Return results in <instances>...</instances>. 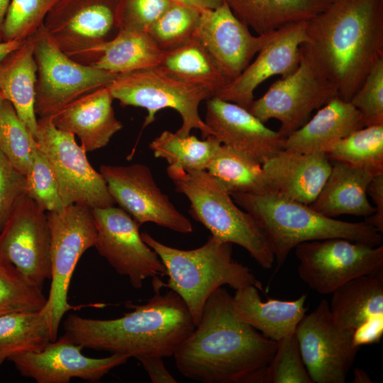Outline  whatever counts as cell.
I'll return each mask as SVG.
<instances>
[{
  "label": "cell",
  "instance_id": "6da1fadb",
  "mask_svg": "<svg viewBox=\"0 0 383 383\" xmlns=\"http://www.w3.org/2000/svg\"><path fill=\"white\" fill-rule=\"evenodd\" d=\"M277 343L240 321L233 296L219 287L201 318L173 354L182 376L204 383H263Z\"/></svg>",
  "mask_w": 383,
  "mask_h": 383
},
{
  "label": "cell",
  "instance_id": "7a4b0ae2",
  "mask_svg": "<svg viewBox=\"0 0 383 383\" xmlns=\"http://www.w3.org/2000/svg\"><path fill=\"white\" fill-rule=\"evenodd\" d=\"M305 32L301 50L350 101L383 58V0H331Z\"/></svg>",
  "mask_w": 383,
  "mask_h": 383
},
{
  "label": "cell",
  "instance_id": "3957f363",
  "mask_svg": "<svg viewBox=\"0 0 383 383\" xmlns=\"http://www.w3.org/2000/svg\"><path fill=\"white\" fill-rule=\"evenodd\" d=\"M112 319L84 318L72 313L63 323L65 333L83 348L138 358L173 356L195 328L183 299L174 291L156 294L147 303Z\"/></svg>",
  "mask_w": 383,
  "mask_h": 383
},
{
  "label": "cell",
  "instance_id": "277c9868",
  "mask_svg": "<svg viewBox=\"0 0 383 383\" xmlns=\"http://www.w3.org/2000/svg\"><path fill=\"white\" fill-rule=\"evenodd\" d=\"M235 202L257 221L267 239L276 261V271L300 243L329 238H344L377 246L382 233L370 224L327 217L310 205L274 193L233 194Z\"/></svg>",
  "mask_w": 383,
  "mask_h": 383
},
{
  "label": "cell",
  "instance_id": "5b68a950",
  "mask_svg": "<svg viewBox=\"0 0 383 383\" xmlns=\"http://www.w3.org/2000/svg\"><path fill=\"white\" fill-rule=\"evenodd\" d=\"M143 240L159 256L168 280L156 286L169 287L186 304L196 326L199 323L208 298L223 285L237 290L248 285L264 292L262 284L250 270L233 257V244L211 235L201 247L182 250L166 245L146 232Z\"/></svg>",
  "mask_w": 383,
  "mask_h": 383
},
{
  "label": "cell",
  "instance_id": "8992f818",
  "mask_svg": "<svg viewBox=\"0 0 383 383\" xmlns=\"http://www.w3.org/2000/svg\"><path fill=\"white\" fill-rule=\"evenodd\" d=\"M167 173L176 191L189 199L192 216L211 235L241 246L262 268L272 267L274 256L263 231L219 181L206 170H185L168 165Z\"/></svg>",
  "mask_w": 383,
  "mask_h": 383
},
{
  "label": "cell",
  "instance_id": "52a82bcc",
  "mask_svg": "<svg viewBox=\"0 0 383 383\" xmlns=\"http://www.w3.org/2000/svg\"><path fill=\"white\" fill-rule=\"evenodd\" d=\"M107 87L121 106L147 110L143 128L155 121L158 111L170 108L178 112L182 120L175 132L177 135L184 137L192 129H198L204 139L211 135L199 113L200 104L214 96L205 86L177 79L157 66L118 74Z\"/></svg>",
  "mask_w": 383,
  "mask_h": 383
},
{
  "label": "cell",
  "instance_id": "ba28073f",
  "mask_svg": "<svg viewBox=\"0 0 383 383\" xmlns=\"http://www.w3.org/2000/svg\"><path fill=\"white\" fill-rule=\"evenodd\" d=\"M50 232L51 284L47 302L51 341L57 338L64 315L77 307L69 304L68 290L80 257L96 240V228L91 209L72 204L46 212Z\"/></svg>",
  "mask_w": 383,
  "mask_h": 383
},
{
  "label": "cell",
  "instance_id": "9c48e42d",
  "mask_svg": "<svg viewBox=\"0 0 383 383\" xmlns=\"http://www.w3.org/2000/svg\"><path fill=\"white\" fill-rule=\"evenodd\" d=\"M31 36L37 66L35 111L39 118L54 116L79 97L108 86L117 75L72 59L43 26Z\"/></svg>",
  "mask_w": 383,
  "mask_h": 383
},
{
  "label": "cell",
  "instance_id": "30bf717a",
  "mask_svg": "<svg viewBox=\"0 0 383 383\" xmlns=\"http://www.w3.org/2000/svg\"><path fill=\"white\" fill-rule=\"evenodd\" d=\"M35 140L53 169L64 206L94 209L114 205L103 176L92 167L73 134L58 129L51 117H42L38 118Z\"/></svg>",
  "mask_w": 383,
  "mask_h": 383
},
{
  "label": "cell",
  "instance_id": "8fae6325",
  "mask_svg": "<svg viewBox=\"0 0 383 383\" xmlns=\"http://www.w3.org/2000/svg\"><path fill=\"white\" fill-rule=\"evenodd\" d=\"M299 63L290 74L273 83L248 109L262 123L276 119L287 138L306 123L314 111L338 96L335 86L301 50Z\"/></svg>",
  "mask_w": 383,
  "mask_h": 383
},
{
  "label": "cell",
  "instance_id": "7c38bea8",
  "mask_svg": "<svg viewBox=\"0 0 383 383\" xmlns=\"http://www.w3.org/2000/svg\"><path fill=\"white\" fill-rule=\"evenodd\" d=\"M294 249L300 279L321 294H331L356 277L382 272V244L336 238L304 242Z\"/></svg>",
  "mask_w": 383,
  "mask_h": 383
},
{
  "label": "cell",
  "instance_id": "4fadbf2b",
  "mask_svg": "<svg viewBox=\"0 0 383 383\" xmlns=\"http://www.w3.org/2000/svg\"><path fill=\"white\" fill-rule=\"evenodd\" d=\"M121 0H60L43 26L57 45L75 61L89 65L93 50L120 29Z\"/></svg>",
  "mask_w": 383,
  "mask_h": 383
},
{
  "label": "cell",
  "instance_id": "5bb4252c",
  "mask_svg": "<svg viewBox=\"0 0 383 383\" xmlns=\"http://www.w3.org/2000/svg\"><path fill=\"white\" fill-rule=\"evenodd\" d=\"M295 335L313 383L345 382L360 348L353 343V331L335 323L326 299L304 316Z\"/></svg>",
  "mask_w": 383,
  "mask_h": 383
},
{
  "label": "cell",
  "instance_id": "9a60e30c",
  "mask_svg": "<svg viewBox=\"0 0 383 383\" xmlns=\"http://www.w3.org/2000/svg\"><path fill=\"white\" fill-rule=\"evenodd\" d=\"M91 211L97 233L94 247L133 288L140 289L148 278L166 275L160 258L143 240L140 226L127 212L113 206Z\"/></svg>",
  "mask_w": 383,
  "mask_h": 383
},
{
  "label": "cell",
  "instance_id": "2e32d148",
  "mask_svg": "<svg viewBox=\"0 0 383 383\" xmlns=\"http://www.w3.org/2000/svg\"><path fill=\"white\" fill-rule=\"evenodd\" d=\"M99 170L115 203L140 226L153 223L180 233L193 231L189 218L162 192L148 166L102 165Z\"/></svg>",
  "mask_w": 383,
  "mask_h": 383
},
{
  "label": "cell",
  "instance_id": "e0dca14e",
  "mask_svg": "<svg viewBox=\"0 0 383 383\" xmlns=\"http://www.w3.org/2000/svg\"><path fill=\"white\" fill-rule=\"evenodd\" d=\"M0 257L40 288L50 279V232L47 214L26 195L0 231Z\"/></svg>",
  "mask_w": 383,
  "mask_h": 383
},
{
  "label": "cell",
  "instance_id": "ac0fdd59",
  "mask_svg": "<svg viewBox=\"0 0 383 383\" xmlns=\"http://www.w3.org/2000/svg\"><path fill=\"white\" fill-rule=\"evenodd\" d=\"M275 31L253 35L223 2L215 9L201 11L194 37L231 82L248 66Z\"/></svg>",
  "mask_w": 383,
  "mask_h": 383
},
{
  "label": "cell",
  "instance_id": "d6986e66",
  "mask_svg": "<svg viewBox=\"0 0 383 383\" xmlns=\"http://www.w3.org/2000/svg\"><path fill=\"white\" fill-rule=\"evenodd\" d=\"M82 349L65 333L41 350L18 355L9 360L22 376L38 383H68L72 378L97 382L131 358L122 354L90 357L82 354Z\"/></svg>",
  "mask_w": 383,
  "mask_h": 383
},
{
  "label": "cell",
  "instance_id": "ffe728a7",
  "mask_svg": "<svg viewBox=\"0 0 383 383\" xmlns=\"http://www.w3.org/2000/svg\"><path fill=\"white\" fill-rule=\"evenodd\" d=\"M306 21L277 30L255 59L215 96L248 109L254 101V91L260 84L273 76L284 77L297 67L301 46L306 42Z\"/></svg>",
  "mask_w": 383,
  "mask_h": 383
},
{
  "label": "cell",
  "instance_id": "44dd1931",
  "mask_svg": "<svg viewBox=\"0 0 383 383\" xmlns=\"http://www.w3.org/2000/svg\"><path fill=\"white\" fill-rule=\"evenodd\" d=\"M205 123L226 146L262 164L283 149L284 138L248 109L213 96L206 100Z\"/></svg>",
  "mask_w": 383,
  "mask_h": 383
},
{
  "label": "cell",
  "instance_id": "7402d4cb",
  "mask_svg": "<svg viewBox=\"0 0 383 383\" xmlns=\"http://www.w3.org/2000/svg\"><path fill=\"white\" fill-rule=\"evenodd\" d=\"M331 167L326 152L304 153L284 149L262 164L270 193L307 205L319 194Z\"/></svg>",
  "mask_w": 383,
  "mask_h": 383
},
{
  "label": "cell",
  "instance_id": "603a6c76",
  "mask_svg": "<svg viewBox=\"0 0 383 383\" xmlns=\"http://www.w3.org/2000/svg\"><path fill=\"white\" fill-rule=\"evenodd\" d=\"M113 97L107 86L74 100L51 116L60 130L77 135L86 152L107 145L123 128L112 106Z\"/></svg>",
  "mask_w": 383,
  "mask_h": 383
},
{
  "label": "cell",
  "instance_id": "cb8c5ba5",
  "mask_svg": "<svg viewBox=\"0 0 383 383\" xmlns=\"http://www.w3.org/2000/svg\"><path fill=\"white\" fill-rule=\"evenodd\" d=\"M364 127L359 111L336 96L284 139L283 149L304 153L327 152L338 140Z\"/></svg>",
  "mask_w": 383,
  "mask_h": 383
},
{
  "label": "cell",
  "instance_id": "d4e9b609",
  "mask_svg": "<svg viewBox=\"0 0 383 383\" xmlns=\"http://www.w3.org/2000/svg\"><path fill=\"white\" fill-rule=\"evenodd\" d=\"M307 296L283 301L269 299L263 301L258 289L248 285L235 290L233 308L236 316L253 327L265 337L279 341L295 333L296 326L306 314Z\"/></svg>",
  "mask_w": 383,
  "mask_h": 383
},
{
  "label": "cell",
  "instance_id": "484cf974",
  "mask_svg": "<svg viewBox=\"0 0 383 383\" xmlns=\"http://www.w3.org/2000/svg\"><path fill=\"white\" fill-rule=\"evenodd\" d=\"M330 174L310 206L330 218L342 215L369 217L374 212L367 198V187L376 175L370 170L331 161Z\"/></svg>",
  "mask_w": 383,
  "mask_h": 383
},
{
  "label": "cell",
  "instance_id": "4316f807",
  "mask_svg": "<svg viewBox=\"0 0 383 383\" xmlns=\"http://www.w3.org/2000/svg\"><path fill=\"white\" fill-rule=\"evenodd\" d=\"M37 66L32 36L0 60V94L9 101L35 138L38 118L35 111Z\"/></svg>",
  "mask_w": 383,
  "mask_h": 383
},
{
  "label": "cell",
  "instance_id": "83f0119b",
  "mask_svg": "<svg viewBox=\"0 0 383 383\" xmlns=\"http://www.w3.org/2000/svg\"><path fill=\"white\" fill-rule=\"evenodd\" d=\"M164 53L148 32L121 28L93 50L89 65L118 74L157 67Z\"/></svg>",
  "mask_w": 383,
  "mask_h": 383
},
{
  "label": "cell",
  "instance_id": "f1b7e54d",
  "mask_svg": "<svg viewBox=\"0 0 383 383\" xmlns=\"http://www.w3.org/2000/svg\"><path fill=\"white\" fill-rule=\"evenodd\" d=\"M234 15L257 35L306 21L331 0H221Z\"/></svg>",
  "mask_w": 383,
  "mask_h": 383
},
{
  "label": "cell",
  "instance_id": "f546056e",
  "mask_svg": "<svg viewBox=\"0 0 383 383\" xmlns=\"http://www.w3.org/2000/svg\"><path fill=\"white\" fill-rule=\"evenodd\" d=\"M331 294L332 317L344 330L353 331L368 321L383 316L382 272L353 279Z\"/></svg>",
  "mask_w": 383,
  "mask_h": 383
},
{
  "label": "cell",
  "instance_id": "4dcf8cb0",
  "mask_svg": "<svg viewBox=\"0 0 383 383\" xmlns=\"http://www.w3.org/2000/svg\"><path fill=\"white\" fill-rule=\"evenodd\" d=\"M51 341L49 317L44 309L0 316V362L41 350Z\"/></svg>",
  "mask_w": 383,
  "mask_h": 383
},
{
  "label": "cell",
  "instance_id": "1f68e13d",
  "mask_svg": "<svg viewBox=\"0 0 383 383\" xmlns=\"http://www.w3.org/2000/svg\"><path fill=\"white\" fill-rule=\"evenodd\" d=\"M159 67L177 79L208 87L214 96L229 82L195 37L165 51Z\"/></svg>",
  "mask_w": 383,
  "mask_h": 383
},
{
  "label": "cell",
  "instance_id": "d6a6232c",
  "mask_svg": "<svg viewBox=\"0 0 383 383\" xmlns=\"http://www.w3.org/2000/svg\"><path fill=\"white\" fill-rule=\"evenodd\" d=\"M206 170L230 194L270 193L262 164L228 146L221 145Z\"/></svg>",
  "mask_w": 383,
  "mask_h": 383
},
{
  "label": "cell",
  "instance_id": "836d02e7",
  "mask_svg": "<svg viewBox=\"0 0 383 383\" xmlns=\"http://www.w3.org/2000/svg\"><path fill=\"white\" fill-rule=\"evenodd\" d=\"M222 144L213 135L199 140L189 135L184 137L164 131L149 145L157 158L165 159L169 165L185 170H206Z\"/></svg>",
  "mask_w": 383,
  "mask_h": 383
},
{
  "label": "cell",
  "instance_id": "e575fe53",
  "mask_svg": "<svg viewBox=\"0 0 383 383\" xmlns=\"http://www.w3.org/2000/svg\"><path fill=\"white\" fill-rule=\"evenodd\" d=\"M331 161L383 172V124L357 129L336 142L326 152Z\"/></svg>",
  "mask_w": 383,
  "mask_h": 383
},
{
  "label": "cell",
  "instance_id": "d590c367",
  "mask_svg": "<svg viewBox=\"0 0 383 383\" xmlns=\"http://www.w3.org/2000/svg\"><path fill=\"white\" fill-rule=\"evenodd\" d=\"M46 302L42 288L11 263L0 257V316L39 311Z\"/></svg>",
  "mask_w": 383,
  "mask_h": 383
},
{
  "label": "cell",
  "instance_id": "8d00e7d4",
  "mask_svg": "<svg viewBox=\"0 0 383 383\" xmlns=\"http://www.w3.org/2000/svg\"><path fill=\"white\" fill-rule=\"evenodd\" d=\"M201 11L172 1L147 32L162 50L177 48L194 38Z\"/></svg>",
  "mask_w": 383,
  "mask_h": 383
},
{
  "label": "cell",
  "instance_id": "74e56055",
  "mask_svg": "<svg viewBox=\"0 0 383 383\" xmlns=\"http://www.w3.org/2000/svg\"><path fill=\"white\" fill-rule=\"evenodd\" d=\"M35 138L17 115L12 104L0 106V150L11 165L24 175L30 166Z\"/></svg>",
  "mask_w": 383,
  "mask_h": 383
},
{
  "label": "cell",
  "instance_id": "f35d334b",
  "mask_svg": "<svg viewBox=\"0 0 383 383\" xmlns=\"http://www.w3.org/2000/svg\"><path fill=\"white\" fill-rule=\"evenodd\" d=\"M60 0H11L2 26V41H23L33 35Z\"/></svg>",
  "mask_w": 383,
  "mask_h": 383
},
{
  "label": "cell",
  "instance_id": "ab89813d",
  "mask_svg": "<svg viewBox=\"0 0 383 383\" xmlns=\"http://www.w3.org/2000/svg\"><path fill=\"white\" fill-rule=\"evenodd\" d=\"M25 177L26 196L40 209L50 212L64 207L53 169L37 143L33 148L31 162Z\"/></svg>",
  "mask_w": 383,
  "mask_h": 383
},
{
  "label": "cell",
  "instance_id": "60d3db41",
  "mask_svg": "<svg viewBox=\"0 0 383 383\" xmlns=\"http://www.w3.org/2000/svg\"><path fill=\"white\" fill-rule=\"evenodd\" d=\"M277 343L263 383H313L302 360L295 333Z\"/></svg>",
  "mask_w": 383,
  "mask_h": 383
},
{
  "label": "cell",
  "instance_id": "b9f144b4",
  "mask_svg": "<svg viewBox=\"0 0 383 383\" xmlns=\"http://www.w3.org/2000/svg\"><path fill=\"white\" fill-rule=\"evenodd\" d=\"M350 102L364 126L383 124V58L372 67Z\"/></svg>",
  "mask_w": 383,
  "mask_h": 383
},
{
  "label": "cell",
  "instance_id": "7bdbcfd3",
  "mask_svg": "<svg viewBox=\"0 0 383 383\" xmlns=\"http://www.w3.org/2000/svg\"><path fill=\"white\" fill-rule=\"evenodd\" d=\"M170 0H121V28L148 31L172 4Z\"/></svg>",
  "mask_w": 383,
  "mask_h": 383
},
{
  "label": "cell",
  "instance_id": "ee69618b",
  "mask_svg": "<svg viewBox=\"0 0 383 383\" xmlns=\"http://www.w3.org/2000/svg\"><path fill=\"white\" fill-rule=\"evenodd\" d=\"M26 195L25 175L11 165L0 150V231Z\"/></svg>",
  "mask_w": 383,
  "mask_h": 383
},
{
  "label": "cell",
  "instance_id": "f6af8a7d",
  "mask_svg": "<svg viewBox=\"0 0 383 383\" xmlns=\"http://www.w3.org/2000/svg\"><path fill=\"white\" fill-rule=\"evenodd\" d=\"M367 194L373 201L374 212L365 218V222L383 232V172L374 175L367 187Z\"/></svg>",
  "mask_w": 383,
  "mask_h": 383
},
{
  "label": "cell",
  "instance_id": "bcb514c9",
  "mask_svg": "<svg viewBox=\"0 0 383 383\" xmlns=\"http://www.w3.org/2000/svg\"><path fill=\"white\" fill-rule=\"evenodd\" d=\"M383 333V316L372 318L353 331V343L360 348L363 345L378 343Z\"/></svg>",
  "mask_w": 383,
  "mask_h": 383
},
{
  "label": "cell",
  "instance_id": "7dc6e473",
  "mask_svg": "<svg viewBox=\"0 0 383 383\" xmlns=\"http://www.w3.org/2000/svg\"><path fill=\"white\" fill-rule=\"evenodd\" d=\"M142 364L153 383H176L159 356H142L136 358Z\"/></svg>",
  "mask_w": 383,
  "mask_h": 383
},
{
  "label": "cell",
  "instance_id": "c3c4849f",
  "mask_svg": "<svg viewBox=\"0 0 383 383\" xmlns=\"http://www.w3.org/2000/svg\"><path fill=\"white\" fill-rule=\"evenodd\" d=\"M23 41L11 40L1 42L0 60L5 57L9 52L18 48Z\"/></svg>",
  "mask_w": 383,
  "mask_h": 383
},
{
  "label": "cell",
  "instance_id": "681fc988",
  "mask_svg": "<svg viewBox=\"0 0 383 383\" xmlns=\"http://www.w3.org/2000/svg\"><path fill=\"white\" fill-rule=\"evenodd\" d=\"M353 373H354V379L353 382L355 383L372 382V381H371L370 378L369 377L368 374L362 369L355 368L353 371Z\"/></svg>",
  "mask_w": 383,
  "mask_h": 383
},
{
  "label": "cell",
  "instance_id": "f907efd6",
  "mask_svg": "<svg viewBox=\"0 0 383 383\" xmlns=\"http://www.w3.org/2000/svg\"><path fill=\"white\" fill-rule=\"evenodd\" d=\"M11 0H0V43L2 41V26Z\"/></svg>",
  "mask_w": 383,
  "mask_h": 383
},
{
  "label": "cell",
  "instance_id": "816d5d0a",
  "mask_svg": "<svg viewBox=\"0 0 383 383\" xmlns=\"http://www.w3.org/2000/svg\"><path fill=\"white\" fill-rule=\"evenodd\" d=\"M179 2L199 11L209 9L205 0H179Z\"/></svg>",
  "mask_w": 383,
  "mask_h": 383
},
{
  "label": "cell",
  "instance_id": "f5cc1de1",
  "mask_svg": "<svg viewBox=\"0 0 383 383\" xmlns=\"http://www.w3.org/2000/svg\"><path fill=\"white\" fill-rule=\"evenodd\" d=\"M205 1L210 9H215L223 3L221 0H205Z\"/></svg>",
  "mask_w": 383,
  "mask_h": 383
},
{
  "label": "cell",
  "instance_id": "db71d44e",
  "mask_svg": "<svg viewBox=\"0 0 383 383\" xmlns=\"http://www.w3.org/2000/svg\"><path fill=\"white\" fill-rule=\"evenodd\" d=\"M3 100H4V99H2V97H1V94H0V106H1V102L3 101Z\"/></svg>",
  "mask_w": 383,
  "mask_h": 383
},
{
  "label": "cell",
  "instance_id": "11a10c76",
  "mask_svg": "<svg viewBox=\"0 0 383 383\" xmlns=\"http://www.w3.org/2000/svg\"><path fill=\"white\" fill-rule=\"evenodd\" d=\"M172 1H174V2H179V0H170Z\"/></svg>",
  "mask_w": 383,
  "mask_h": 383
},
{
  "label": "cell",
  "instance_id": "9f6ffc18",
  "mask_svg": "<svg viewBox=\"0 0 383 383\" xmlns=\"http://www.w3.org/2000/svg\"><path fill=\"white\" fill-rule=\"evenodd\" d=\"M1 364H2V363L0 362V366H1Z\"/></svg>",
  "mask_w": 383,
  "mask_h": 383
}]
</instances>
